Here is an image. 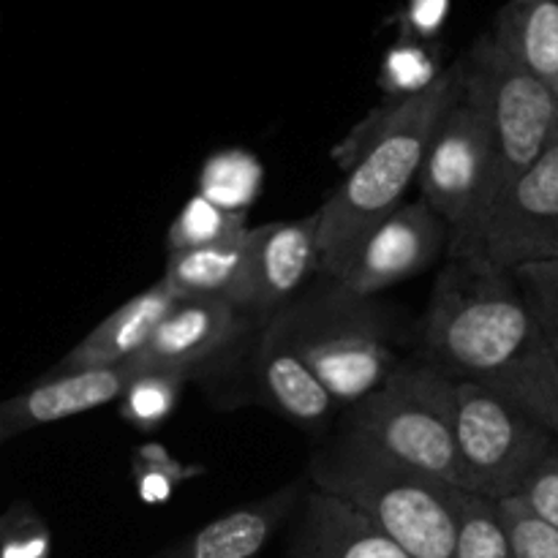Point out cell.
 <instances>
[{
  "instance_id": "obj_28",
  "label": "cell",
  "mask_w": 558,
  "mask_h": 558,
  "mask_svg": "<svg viewBox=\"0 0 558 558\" xmlns=\"http://www.w3.org/2000/svg\"><path fill=\"white\" fill-rule=\"evenodd\" d=\"M52 532L27 501H14L0 515V558H49Z\"/></svg>"
},
{
  "instance_id": "obj_11",
  "label": "cell",
  "mask_w": 558,
  "mask_h": 558,
  "mask_svg": "<svg viewBox=\"0 0 558 558\" xmlns=\"http://www.w3.org/2000/svg\"><path fill=\"white\" fill-rule=\"evenodd\" d=\"M490 169V136L480 104L461 98L441 114L425 147L417 172V199H423L447 229L458 232L477 210Z\"/></svg>"
},
{
  "instance_id": "obj_17",
  "label": "cell",
  "mask_w": 558,
  "mask_h": 558,
  "mask_svg": "<svg viewBox=\"0 0 558 558\" xmlns=\"http://www.w3.org/2000/svg\"><path fill=\"white\" fill-rule=\"evenodd\" d=\"M178 300L180 298L167 283L156 281L145 292L125 300L107 319L98 322L52 371H93L123 365L150 341Z\"/></svg>"
},
{
  "instance_id": "obj_3",
  "label": "cell",
  "mask_w": 558,
  "mask_h": 558,
  "mask_svg": "<svg viewBox=\"0 0 558 558\" xmlns=\"http://www.w3.org/2000/svg\"><path fill=\"white\" fill-rule=\"evenodd\" d=\"M308 480L363 512L409 558L456 554L461 490L401 466L347 430L314 452Z\"/></svg>"
},
{
  "instance_id": "obj_2",
  "label": "cell",
  "mask_w": 558,
  "mask_h": 558,
  "mask_svg": "<svg viewBox=\"0 0 558 558\" xmlns=\"http://www.w3.org/2000/svg\"><path fill=\"white\" fill-rule=\"evenodd\" d=\"M461 63L456 60L428 90L409 98H385L332 147L341 183L316 210L322 276L332 272L371 223L407 199L430 134L441 114L461 98Z\"/></svg>"
},
{
  "instance_id": "obj_9",
  "label": "cell",
  "mask_w": 558,
  "mask_h": 558,
  "mask_svg": "<svg viewBox=\"0 0 558 558\" xmlns=\"http://www.w3.org/2000/svg\"><path fill=\"white\" fill-rule=\"evenodd\" d=\"M259 327L256 316L232 303L185 298L174 303L150 341L125 365L131 374L163 371L218 392L245 357Z\"/></svg>"
},
{
  "instance_id": "obj_27",
  "label": "cell",
  "mask_w": 558,
  "mask_h": 558,
  "mask_svg": "<svg viewBox=\"0 0 558 558\" xmlns=\"http://www.w3.org/2000/svg\"><path fill=\"white\" fill-rule=\"evenodd\" d=\"M496 512L515 558H558V529L537 515L521 496L496 501Z\"/></svg>"
},
{
  "instance_id": "obj_26",
  "label": "cell",
  "mask_w": 558,
  "mask_h": 558,
  "mask_svg": "<svg viewBox=\"0 0 558 558\" xmlns=\"http://www.w3.org/2000/svg\"><path fill=\"white\" fill-rule=\"evenodd\" d=\"M510 276L558 365V259L521 265Z\"/></svg>"
},
{
  "instance_id": "obj_10",
  "label": "cell",
  "mask_w": 558,
  "mask_h": 558,
  "mask_svg": "<svg viewBox=\"0 0 558 558\" xmlns=\"http://www.w3.org/2000/svg\"><path fill=\"white\" fill-rule=\"evenodd\" d=\"M447 243V223L423 199H403L371 223L327 276L349 292L379 298L387 289L434 267Z\"/></svg>"
},
{
  "instance_id": "obj_18",
  "label": "cell",
  "mask_w": 558,
  "mask_h": 558,
  "mask_svg": "<svg viewBox=\"0 0 558 558\" xmlns=\"http://www.w3.org/2000/svg\"><path fill=\"white\" fill-rule=\"evenodd\" d=\"M254 245L256 229L248 227L245 232L221 240V243L172 251V254H167L161 281L180 300H223V303L243 308Z\"/></svg>"
},
{
  "instance_id": "obj_7",
  "label": "cell",
  "mask_w": 558,
  "mask_h": 558,
  "mask_svg": "<svg viewBox=\"0 0 558 558\" xmlns=\"http://www.w3.org/2000/svg\"><path fill=\"white\" fill-rule=\"evenodd\" d=\"M558 450V436L537 417L485 387L458 381L456 456L461 494L485 501L521 496L523 485Z\"/></svg>"
},
{
  "instance_id": "obj_1",
  "label": "cell",
  "mask_w": 558,
  "mask_h": 558,
  "mask_svg": "<svg viewBox=\"0 0 558 558\" xmlns=\"http://www.w3.org/2000/svg\"><path fill=\"white\" fill-rule=\"evenodd\" d=\"M417 332V357L515 403L558 436L556 357L510 272L447 259Z\"/></svg>"
},
{
  "instance_id": "obj_12",
  "label": "cell",
  "mask_w": 558,
  "mask_h": 558,
  "mask_svg": "<svg viewBox=\"0 0 558 558\" xmlns=\"http://www.w3.org/2000/svg\"><path fill=\"white\" fill-rule=\"evenodd\" d=\"M223 396L229 403H262L314 436L325 434L341 412L272 319L262 322L245 357L216 392L218 401Z\"/></svg>"
},
{
  "instance_id": "obj_30",
  "label": "cell",
  "mask_w": 558,
  "mask_h": 558,
  "mask_svg": "<svg viewBox=\"0 0 558 558\" xmlns=\"http://www.w3.org/2000/svg\"><path fill=\"white\" fill-rule=\"evenodd\" d=\"M521 499L537 512L543 521L558 529V450L523 485Z\"/></svg>"
},
{
  "instance_id": "obj_8",
  "label": "cell",
  "mask_w": 558,
  "mask_h": 558,
  "mask_svg": "<svg viewBox=\"0 0 558 558\" xmlns=\"http://www.w3.org/2000/svg\"><path fill=\"white\" fill-rule=\"evenodd\" d=\"M447 259L488 272L558 259V134L483 221L447 245Z\"/></svg>"
},
{
  "instance_id": "obj_5",
  "label": "cell",
  "mask_w": 558,
  "mask_h": 558,
  "mask_svg": "<svg viewBox=\"0 0 558 558\" xmlns=\"http://www.w3.org/2000/svg\"><path fill=\"white\" fill-rule=\"evenodd\" d=\"M463 90L480 104L490 136V169L477 210L452 240L472 232L501 194L532 167L558 134V98L521 69L490 33H483L458 58ZM447 243V245H450Z\"/></svg>"
},
{
  "instance_id": "obj_6",
  "label": "cell",
  "mask_w": 558,
  "mask_h": 558,
  "mask_svg": "<svg viewBox=\"0 0 558 558\" xmlns=\"http://www.w3.org/2000/svg\"><path fill=\"white\" fill-rule=\"evenodd\" d=\"M456 401L458 381L414 354L343 412V430L401 466L456 488Z\"/></svg>"
},
{
  "instance_id": "obj_29",
  "label": "cell",
  "mask_w": 558,
  "mask_h": 558,
  "mask_svg": "<svg viewBox=\"0 0 558 558\" xmlns=\"http://www.w3.org/2000/svg\"><path fill=\"white\" fill-rule=\"evenodd\" d=\"M450 5L452 0H407L390 22L398 27V36L430 44L445 31Z\"/></svg>"
},
{
  "instance_id": "obj_23",
  "label": "cell",
  "mask_w": 558,
  "mask_h": 558,
  "mask_svg": "<svg viewBox=\"0 0 558 558\" xmlns=\"http://www.w3.org/2000/svg\"><path fill=\"white\" fill-rule=\"evenodd\" d=\"M248 229V213H229L216 207L213 202L202 199L199 194L191 196L174 221L167 229V254L172 251L202 248V245L221 243L234 234Z\"/></svg>"
},
{
  "instance_id": "obj_20",
  "label": "cell",
  "mask_w": 558,
  "mask_h": 558,
  "mask_svg": "<svg viewBox=\"0 0 558 558\" xmlns=\"http://www.w3.org/2000/svg\"><path fill=\"white\" fill-rule=\"evenodd\" d=\"M265 167L245 147H223L205 158L196 178V194L229 213H248L259 199Z\"/></svg>"
},
{
  "instance_id": "obj_19",
  "label": "cell",
  "mask_w": 558,
  "mask_h": 558,
  "mask_svg": "<svg viewBox=\"0 0 558 558\" xmlns=\"http://www.w3.org/2000/svg\"><path fill=\"white\" fill-rule=\"evenodd\" d=\"M488 33L558 98V0H507Z\"/></svg>"
},
{
  "instance_id": "obj_16",
  "label": "cell",
  "mask_w": 558,
  "mask_h": 558,
  "mask_svg": "<svg viewBox=\"0 0 558 558\" xmlns=\"http://www.w3.org/2000/svg\"><path fill=\"white\" fill-rule=\"evenodd\" d=\"M303 490V480H292L262 499L213 518L150 558H259L294 515Z\"/></svg>"
},
{
  "instance_id": "obj_25",
  "label": "cell",
  "mask_w": 558,
  "mask_h": 558,
  "mask_svg": "<svg viewBox=\"0 0 558 558\" xmlns=\"http://www.w3.org/2000/svg\"><path fill=\"white\" fill-rule=\"evenodd\" d=\"M452 558H515L496 512V501L461 494Z\"/></svg>"
},
{
  "instance_id": "obj_24",
  "label": "cell",
  "mask_w": 558,
  "mask_h": 558,
  "mask_svg": "<svg viewBox=\"0 0 558 558\" xmlns=\"http://www.w3.org/2000/svg\"><path fill=\"white\" fill-rule=\"evenodd\" d=\"M202 474H207L205 466L183 463L158 441L140 445L134 450V458H131V477H134L136 496H140L142 505L150 507L167 505L180 485L202 477Z\"/></svg>"
},
{
  "instance_id": "obj_15",
  "label": "cell",
  "mask_w": 558,
  "mask_h": 558,
  "mask_svg": "<svg viewBox=\"0 0 558 558\" xmlns=\"http://www.w3.org/2000/svg\"><path fill=\"white\" fill-rule=\"evenodd\" d=\"M289 526L287 558H409L363 512L322 488L303 490Z\"/></svg>"
},
{
  "instance_id": "obj_14",
  "label": "cell",
  "mask_w": 558,
  "mask_h": 558,
  "mask_svg": "<svg viewBox=\"0 0 558 558\" xmlns=\"http://www.w3.org/2000/svg\"><path fill=\"white\" fill-rule=\"evenodd\" d=\"M129 365L93 371H49L41 381L0 401V445L27 430L63 423L118 401L131 379Z\"/></svg>"
},
{
  "instance_id": "obj_21",
  "label": "cell",
  "mask_w": 558,
  "mask_h": 558,
  "mask_svg": "<svg viewBox=\"0 0 558 558\" xmlns=\"http://www.w3.org/2000/svg\"><path fill=\"white\" fill-rule=\"evenodd\" d=\"M185 385L189 381L174 374H163V371L134 374L125 385L123 396L118 398L120 420L142 434H153L172 417Z\"/></svg>"
},
{
  "instance_id": "obj_4",
  "label": "cell",
  "mask_w": 558,
  "mask_h": 558,
  "mask_svg": "<svg viewBox=\"0 0 558 558\" xmlns=\"http://www.w3.org/2000/svg\"><path fill=\"white\" fill-rule=\"evenodd\" d=\"M270 319L341 412L371 396L401 363V322L390 305L349 292L322 272Z\"/></svg>"
},
{
  "instance_id": "obj_13",
  "label": "cell",
  "mask_w": 558,
  "mask_h": 558,
  "mask_svg": "<svg viewBox=\"0 0 558 558\" xmlns=\"http://www.w3.org/2000/svg\"><path fill=\"white\" fill-rule=\"evenodd\" d=\"M319 272L322 254L316 243V213L294 221L262 223L256 227L243 311L259 322H267L287 308Z\"/></svg>"
},
{
  "instance_id": "obj_22",
  "label": "cell",
  "mask_w": 558,
  "mask_h": 558,
  "mask_svg": "<svg viewBox=\"0 0 558 558\" xmlns=\"http://www.w3.org/2000/svg\"><path fill=\"white\" fill-rule=\"evenodd\" d=\"M445 69L447 65H441L439 52L430 44L398 36L396 44H390L381 54L379 87L385 98L417 96L428 90Z\"/></svg>"
}]
</instances>
